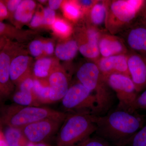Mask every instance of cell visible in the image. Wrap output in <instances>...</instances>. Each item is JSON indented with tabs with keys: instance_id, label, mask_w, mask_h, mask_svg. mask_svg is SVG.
<instances>
[{
	"instance_id": "1",
	"label": "cell",
	"mask_w": 146,
	"mask_h": 146,
	"mask_svg": "<svg viewBox=\"0 0 146 146\" xmlns=\"http://www.w3.org/2000/svg\"><path fill=\"white\" fill-rule=\"evenodd\" d=\"M97 129L95 134L115 146H125L144 125L143 119L134 113L117 109L103 116L91 115Z\"/></svg>"
},
{
	"instance_id": "2",
	"label": "cell",
	"mask_w": 146,
	"mask_h": 146,
	"mask_svg": "<svg viewBox=\"0 0 146 146\" xmlns=\"http://www.w3.org/2000/svg\"><path fill=\"white\" fill-rule=\"evenodd\" d=\"M76 77L79 82L91 91L96 99V107L92 115L103 116L110 111L115 104V95L96 64L91 62L84 63L78 70Z\"/></svg>"
},
{
	"instance_id": "3",
	"label": "cell",
	"mask_w": 146,
	"mask_h": 146,
	"mask_svg": "<svg viewBox=\"0 0 146 146\" xmlns=\"http://www.w3.org/2000/svg\"><path fill=\"white\" fill-rule=\"evenodd\" d=\"M68 113L44 106H22L0 102V123L5 126L21 129L48 118L66 117Z\"/></svg>"
},
{
	"instance_id": "4",
	"label": "cell",
	"mask_w": 146,
	"mask_h": 146,
	"mask_svg": "<svg viewBox=\"0 0 146 146\" xmlns=\"http://www.w3.org/2000/svg\"><path fill=\"white\" fill-rule=\"evenodd\" d=\"M96 129L91 113H68L57 132L56 146H75L91 136Z\"/></svg>"
},
{
	"instance_id": "5",
	"label": "cell",
	"mask_w": 146,
	"mask_h": 146,
	"mask_svg": "<svg viewBox=\"0 0 146 146\" xmlns=\"http://www.w3.org/2000/svg\"><path fill=\"white\" fill-rule=\"evenodd\" d=\"M105 1L106 7L105 26L110 34L115 35L129 25L146 3V1L143 0Z\"/></svg>"
},
{
	"instance_id": "6",
	"label": "cell",
	"mask_w": 146,
	"mask_h": 146,
	"mask_svg": "<svg viewBox=\"0 0 146 146\" xmlns=\"http://www.w3.org/2000/svg\"><path fill=\"white\" fill-rule=\"evenodd\" d=\"M63 112H87L94 114L97 105L94 94L78 82L70 86L61 100Z\"/></svg>"
},
{
	"instance_id": "7",
	"label": "cell",
	"mask_w": 146,
	"mask_h": 146,
	"mask_svg": "<svg viewBox=\"0 0 146 146\" xmlns=\"http://www.w3.org/2000/svg\"><path fill=\"white\" fill-rule=\"evenodd\" d=\"M116 94L119 104L117 109L134 113L133 108L138 96L131 78L119 74L110 75L105 78Z\"/></svg>"
},
{
	"instance_id": "8",
	"label": "cell",
	"mask_w": 146,
	"mask_h": 146,
	"mask_svg": "<svg viewBox=\"0 0 146 146\" xmlns=\"http://www.w3.org/2000/svg\"><path fill=\"white\" fill-rule=\"evenodd\" d=\"M67 116L44 119L20 129L29 143H43L57 133Z\"/></svg>"
},
{
	"instance_id": "9",
	"label": "cell",
	"mask_w": 146,
	"mask_h": 146,
	"mask_svg": "<svg viewBox=\"0 0 146 146\" xmlns=\"http://www.w3.org/2000/svg\"><path fill=\"white\" fill-rule=\"evenodd\" d=\"M17 50L16 43L9 39L0 50V102L11 96L13 92L14 84L10 80V67Z\"/></svg>"
},
{
	"instance_id": "10",
	"label": "cell",
	"mask_w": 146,
	"mask_h": 146,
	"mask_svg": "<svg viewBox=\"0 0 146 146\" xmlns=\"http://www.w3.org/2000/svg\"><path fill=\"white\" fill-rule=\"evenodd\" d=\"M100 33L98 29L88 24L82 31L79 41L77 42L81 54L94 62L100 57L98 46Z\"/></svg>"
},
{
	"instance_id": "11",
	"label": "cell",
	"mask_w": 146,
	"mask_h": 146,
	"mask_svg": "<svg viewBox=\"0 0 146 146\" xmlns=\"http://www.w3.org/2000/svg\"><path fill=\"white\" fill-rule=\"evenodd\" d=\"M127 56L131 78L138 93L146 89V58L131 50Z\"/></svg>"
},
{
	"instance_id": "12",
	"label": "cell",
	"mask_w": 146,
	"mask_h": 146,
	"mask_svg": "<svg viewBox=\"0 0 146 146\" xmlns=\"http://www.w3.org/2000/svg\"><path fill=\"white\" fill-rule=\"evenodd\" d=\"M50 88V104L61 101L70 88V78L65 71L55 68L48 77Z\"/></svg>"
},
{
	"instance_id": "13",
	"label": "cell",
	"mask_w": 146,
	"mask_h": 146,
	"mask_svg": "<svg viewBox=\"0 0 146 146\" xmlns=\"http://www.w3.org/2000/svg\"><path fill=\"white\" fill-rule=\"evenodd\" d=\"M94 63L105 78L113 74H119L131 78L128 67L127 54L100 57Z\"/></svg>"
},
{
	"instance_id": "14",
	"label": "cell",
	"mask_w": 146,
	"mask_h": 146,
	"mask_svg": "<svg viewBox=\"0 0 146 146\" xmlns=\"http://www.w3.org/2000/svg\"><path fill=\"white\" fill-rule=\"evenodd\" d=\"M99 49L102 57L127 54L128 51L123 41L115 35L100 33L99 38Z\"/></svg>"
},
{
	"instance_id": "15",
	"label": "cell",
	"mask_w": 146,
	"mask_h": 146,
	"mask_svg": "<svg viewBox=\"0 0 146 146\" xmlns=\"http://www.w3.org/2000/svg\"><path fill=\"white\" fill-rule=\"evenodd\" d=\"M125 42L131 50L146 58V27L143 25L132 27L127 31Z\"/></svg>"
},
{
	"instance_id": "16",
	"label": "cell",
	"mask_w": 146,
	"mask_h": 146,
	"mask_svg": "<svg viewBox=\"0 0 146 146\" xmlns=\"http://www.w3.org/2000/svg\"><path fill=\"white\" fill-rule=\"evenodd\" d=\"M30 58L26 54L16 52L11 60L10 67V80L14 85H18L24 79L31 75L29 70Z\"/></svg>"
},
{
	"instance_id": "17",
	"label": "cell",
	"mask_w": 146,
	"mask_h": 146,
	"mask_svg": "<svg viewBox=\"0 0 146 146\" xmlns=\"http://www.w3.org/2000/svg\"><path fill=\"white\" fill-rule=\"evenodd\" d=\"M106 15L105 1H97L85 16L88 20V25L98 28L105 24Z\"/></svg>"
},
{
	"instance_id": "18",
	"label": "cell",
	"mask_w": 146,
	"mask_h": 146,
	"mask_svg": "<svg viewBox=\"0 0 146 146\" xmlns=\"http://www.w3.org/2000/svg\"><path fill=\"white\" fill-rule=\"evenodd\" d=\"M78 50L77 41L74 39H70L58 45L55 50V53L58 59L68 61L75 57Z\"/></svg>"
},
{
	"instance_id": "19",
	"label": "cell",
	"mask_w": 146,
	"mask_h": 146,
	"mask_svg": "<svg viewBox=\"0 0 146 146\" xmlns=\"http://www.w3.org/2000/svg\"><path fill=\"white\" fill-rule=\"evenodd\" d=\"M36 3L32 0L22 1L14 13L13 18L18 23H25L31 21Z\"/></svg>"
},
{
	"instance_id": "20",
	"label": "cell",
	"mask_w": 146,
	"mask_h": 146,
	"mask_svg": "<svg viewBox=\"0 0 146 146\" xmlns=\"http://www.w3.org/2000/svg\"><path fill=\"white\" fill-rule=\"evenodd\" d=\"M3 135L8 146H26L29 143L20 129L6 126Z\"/></svg>"
},
{
	"instance_id": "21",
	"label": "cell",
	"mask_w": 146,
	"mask_h": 146,
	"mask_svg": "<svg viewBox=\"0 0 146 146\" xmlns=\"http://www.w3.org/2000/svg\"><path fill=\"white\" fill-rule=\"evenodd\" d=\"M33 92L41 105L50 104V88L48 81L45 83L40 79L34 78Z\"/></svg>"
},
{
	"instance_id": "22",
	"label": "cell",
	"mask_w": 146,
	"mask_h": 146,
	"mask_svg": "<svg viewBox=\"0 0 146 146\" xmlns=\"http://www.w3.org/2000/svg\"><path fill=\"white\" fill-rule=\"evenodd\" d=\"M13 103L18 105L26 106H41L36 100L33 91L17 90L11 96Z\"/></svg>"
},
{
	"instance_id": "23",
	"label": "cell",
	"mask_w": 146,
	"mask_h": 146,
	"mask_svg": "<svg viewBox=\"0 0 146 146\" xmlns=\"http://www.w3.org/2000/svg\"><path fill=\"white\" fill-rule=\"evenodd\" d=\"M52 65V59L49 58H42L36 60L33 68L34 77L38 79L48 78L55 69Z\"/></svg>"
},
{
	"instance_id": "24",
	"label": "cell",
	"mask_w": 146,
	"mask_h": 146,
	"mask_svg": "<svg viewBox=\"0 0 146 146\" xmlns=\"http://www.w3.org/2000/svg\"><path fill=\"white\" fill-rule=\"evenodd\" d=\"M62 5L64 16L70 21L76 22L83 15L77 1H65Z\"/></svg>"
},
{
	"instance_id": "25",
	"label": "cell",
	"mask_w": 146,
	"mask_h": 146,
	"mask_svg": "<svg viewBox=\"0 0 146 146\" xmlns=\"http://www.w3.org/2000/svg\"><path fill=\"white\" fill-rule=\"evenodd\" d=\"M52 26L55 33L61 37L67 38L72 34V29L71 25L63 19H56Z\"/></svg>"
},
{
	"instance_id": "26",
	"label": "cell",
	"mask_w": 146,
	"mask_h": 146,
	"mask_svg": "<svg viewBox=\"0 0 146 146\" xmlns=\"http://www.w3.org/2000/svg\"><path fill=\"white\" fill-rule=\"evenodd\" d=\"M125 146H146V124L132 136Z\"/></svg>"
},
{
	"instance_id": "27",
	"label": "cell",
	"mask_w": 146,
	"mask_h": 146,
	"mask_svg": "<svg viewBox=\"0 0 146 146\" xmlns=\"http://www.w3.org/2000/svg\"><path fill=\"white\" fill-rule=\"evenodd\" d=\"M20 32L12 26L0 21V37L7 39H18L20 37Z\"/></svg>"
},
{
	"instance_id": "28",
	"label": "cell",
	"mask_w": 146,
	"mask_h": 146,
	"mask_svg": "<svg viewBox=\"0 0 146 146\" xmlns=\"http://www.w3.org/2000/svg\"><path fill=\"white\" fill-rule=\"evenodd\" d=\"M112 144L99 136H90L74 146H112Z\"/></svg>"
},
{
	"instance_id": "29",
	"label": "cell",
	"mask_w": 146,
	"mask_h": 146,
	"mask_svg": "<svg viewBox=\"0 0 146 146\" xmlns=\"http://www.w3.org/2000/svg\"><path fill=\"white\" fill-rule=\"evenodd\" d=\"M34 77L31 75L24 79L17 86L18 90L21 91H33L34 86Z\"/></svg>"
},
{
	"instance_id": "30",
	"label": "cell",
	"mask_w": 146,
	"mask_h": 146,
	"mask_svg": "<svg viewBox=\"0 0 146 146\" xmlns=\"http://www.w3.org/2000/svg\"><path fill=\"white\" fill-rule=\"evenodd\" d=\"M44 44L39 40H34L30 44L29 48L31 54L34 57L39 56L44 51Z\"/></svg>"
},
{
	"instance_id": "31",
	"label": "cell",
	"mask_w": 146,
	"mask_h": 146,
	"mask_svg": "<svg viewBox=\"0 0 146 146\" xmlns=\"http://www.w3.org/2000/svg\"><path fill=\"white\" fill-rule=\"evenodd\" d=\"M44 25H52L56 20L55 12L54 11L49 7L44 9L43 14Z\"/></svg>"
},
{
	"instance_id": "32",
	"label": "cell",
	"mask_w": 146,
	"mask_h": 146,
	"mask_svg": "<svg viewBox=\"0 0 146 146\" xmlns=\"http://www.w3.org/2000/svg\"><path fill=\"white\" fill-rule=\"evenodd\" d=\"M7 8L9 14V18L12 20L13 15L18 6L21 3V0H9V1H3Z\"/></svg>"
},
{
	"instance_id": "33",
	"label": "cell",
	"mask_w": 146,
	"mask_h": 146,
	"mask_svg": "<svg viewBox=\"0 0 146 146\" xmlns=\"http://www.w3.org/2000/svg\"><path fill=\"white\" fill-rule=\"evenodd\" d=\"M138 110H146V90L136 99L133 110L135 112Z\"/></svg>"
},
{
	"instance_id": "34",
	"label": "cell",
	"mask_w": 146,
	"mask_h": 146,
	"mask_svg": "<svg viewBox=\"0 0 146 146\" xmlns=\"http://www.w3.org/2000/svg\"><path fill=\"white\" fill-rule=\"evenodd\" d=\"M97 1L93 0H82L77 1L81 8L83 15H86Z\"/></svg>"
},
{
	"instance_id": "35",
	"label": "cell",
	"mask_w": 146,
	"mask_h": 146,
	"mask_svg": "<svg viewBox=\"0 0 146 146\" xmlns=\"http://www.w3.org/2000/svg\"><path fill=\"white\" fill-rule=\"evenodd\" d=\"M31 26L33 27H37L42 25H44L43 15L39 13H36L32 18Z\"/></svg>"
},
{
	"instance_id": "36",
	"label": "cell",
	"mask_w": 146,
	"mask_h": 146,
	"mask_svg": "<svg viewBox=\"0 0 146 146\" xmlns=\"http://www.w3.org/2000/svg\"><path fill=\"white\" fill-rule=\"evenodd\" d=\"M9 18L7 8L3 1H0V21Z\"/></svg>"
},
{
	"instance_id": "37",
	"label": "cell",
	"mask_w": 146,
	"mask_h": 146,
	"mask_svg": "<svg viewBox=\"0 0 146 146\" xmlns=\"http://www.w3.org/2000/svg\"><path fill=\"white\" fill-rule=\"evenodd\" d=\"M63 1L61 0H50L48 1L49 7L52 10H56L60 7Z\"/></svg>"
},
{
	"instance_id": "38",
	"label": "cell",
	"mask_w": 146,
	"mask_h": 146,
	"mask_svg": "<svg viewBox=\"0 0 146 146\" xmlns=\"http://www.w3.org/2000/svg\"><path fill=\"white\" fill-rule=\"evenodd\" d=\"M54 51V47L52 42H48L44 44V51L47 54L50 55L53 54Z\"/></svg>"
},
{
	"instance_id": "39",
	"label": "cell",
	"mask_w": 146,
	"mask_h": 146,
	"mask_svg": "<svg viewBox=\"0 0 146 146\" xmlns=\"http://www.w3.org/2000/svg\"><path fill=\"white\" fill-rule=\"evenodd\" d=\"M141 21H142L143 25L146 27V7L145 6L144 7L143 9L141 10Z\"/></svg>"
},
{
	"instance_id": "40",
	"label": "cell",
	"mask_w": 146,
	"mask_h": 146,
	"mask_svg": "<svg viewBox=\"0 0 146 146\" xmlns=\"http://www.w3.org/2000/svg\"><path fill=\"white\" fill-rule=\"evenodd\" d=\"M26 146H53L50 145V144L47 143L45 142L43 143H29L27 144Z\"/></svg>"
},
{
	"instance_id": "41",
	"label": "cell",
	"mask_w": 146,
	"mask_h": 146,
	"mask_svg": "<svg viewBox=\"0 0 146 146\" xmlns=\"http://www.w3.org/2000/svg\"><path fill=\"white\" fill-rule=\"evenodd\" d=\"M7 40V39L5 37H0V50L4 46Z\"/></svg>"
},
{
	"instance_id": "42",
	"label": "cell",
	"mask_w": 146,
	"mask_h": 146,
	"mask_svg": "<svg viewBox=\"0 0 146 146\" xmlns=\"http://www.w3.org/2000/svg\"><path fill=\"white\" fill-rule=\"evenodd\" d=\"M0 146H8L5 140L3 135L0 138Z\"/></svg>"
},
{
	"instance_id": "43",
	"label": "cell",
	"mask_w": 146,
	"mask_h": 146,
	"mask_svg": "<svg viewBox=\"0 0 146 146\" xmlns=\"http://www.w3.org/2000/svg\"><path fill=\"white\" fill-rule=\"evenodd\" d=\"M39 1L40 2L43 3L46 2V1Z\"/></svg>"
},
{
	"instance_id": "44",
	"label": "cell",
	"mask_w": 146,
	"mask_h": 146,
	"mask_svg": "<svg viewBox=\"0 0 146 146\" xmlns=\"http://www.w3.org/2000/svg\"></svg>"
}]
</instances>
